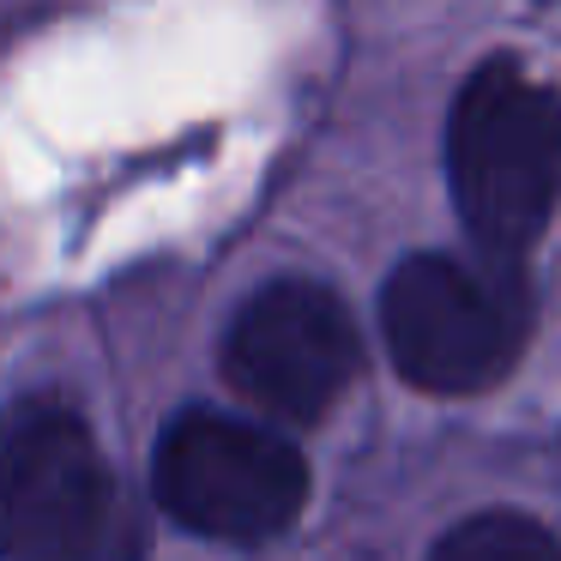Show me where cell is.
I'll list each match as a JSON object with an SVG mask.
<instances>
[{
	"mask_svg": "<svg viewBox=\"0 0 561 561\" xmlns=\"http://www.w3.org/2000/svg\"><path fill=\"white\" fill-rule=\"evenodd\" d=\"M447 175L471 242L513 266L561 194V98L513 61H483L453 103Z\"/></svg>",
	"mask_w": 561,
	"mask_h": 561,
	"instance_id": "obj_1",
	"label": "cell"
},
{
	"mask_svg": "<svg viewBox=\"0 0 561 561\" xmlns=\"http://www.w3.org/2000/svg\"><path fill=\"white\" fill-rule=\"evenodd\" d=\"M0 556L134 561L139 525L91 428L61 399H19L0 416Z\"/></svg>",
	"mask_w": 561,
	"mask_h": 561,
	"instance_id": "obj_2",
	"label": "cell"
},
{
	"mask_svg": "<svg viewBox=\"0 0 561 561\" xmlns=\"http://www.w3.org/2000/svg\"><path fill=\"white\" fill-rule=\"evenodd\" d=\"M380 320L404 380L423 392H483L519 363L531 296L507 260L416 254L387 278Z\"/></svg>",
	"mask_w": 561,
	"mask_h": 561,
	"instance_id": "obj_3",
	"label": "cell"
},
{
	"mask_svg": "<svg viewBox=\"0 0 561 561\" xmlns=\"http://www.w3.org/2000/svg\"><path fill=\"white\" fill-rule=\"evenodd\" d=\"M158 501L187 531L218 543H266L308 501V465L284 435L236 416L187 411L158 447Z\"/></svg>",
	"mask_w": 561,
	"mask_h": 561,
	"instance_id": "obj_4",
	"label": "cell"
},
{
	"mask_svg": "<svg viewBox=\"0 0 561 561\" xmlns=\"http://www.w3.org/2000/svg\"><path fill=\"white\" fill-rule=\"evenodd\" d=\"M356 363H363V351H356V327L344 302L302 278H278L254 290L224 339L230 387L290 423L327 411L351 387Z\"/></svg>",
	"mask_w": 561,
	"mask_h": 561,
	"instance_id": "obj_5",
	"label": "cell"
},
{
	"mask_svg": "<svg viewBox=\"0 0 561 561\" xmlns=\"http://www.w3.org/2000/svg\"><path fill=\"white\" fill-rule=\"evenodd\" d=\"M435 561H561V549L519 513H483V519H465L459 531L440 537Z\"/></svg>",
	"mask_w": 561,
	"mask_h": 561,
	"instance_id": "obj_6",
	"label": "cell"
}]
</instances>
